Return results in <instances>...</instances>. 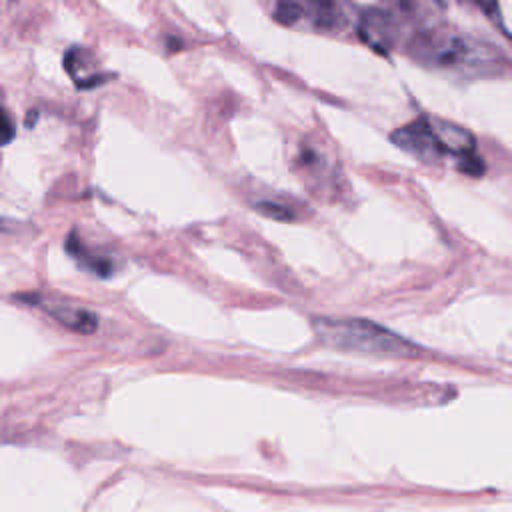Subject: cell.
Listing matches in <instances>:
<instances>
[{"instance_id":"obj_3","label":"cell","mask_w":512,"mask_h":512,"mask_svg":"<svg viewBox=\"0 0 512 512\" xmlns=\"http://www.w3.org/2000/svg\"><path fill=\"white\" fill-rule=\"evenodd\" d=\"M392 140L398 148L424 162H434L444 154L428 124V118H420L408 126H402L392 134Z\"/></svg>"},{"instance_id":"obj_10","label":"cell","mask_w":512,"mask_h":512,"mask_svg":"<svg viewBox=\"0 0 512 512\" xmlns=\"http://www.w3.org/2000/svg\"><path fill=\"white\" fill-rule=\"evenodd\" d=\"M304 16V6L296 0H278L274 18L280 20L282 24H294Z\"/></svg>"},{"instance_id":"obj_9","label":"cell","mask_w":512,"mask_h":512,"mask_svg":"<svg viewBox=\"0 0 512 512\" xmlns=\"http://www.w3.org/2000/svg\"><path fill=\"white\" fill-rule=\"evenodd\" d=\"M482 10L494 18L500 30L512 40V0H476Z\"/></svg>"},{"instance_id":"obj_12","label":"cell","mask_w":512,"mask_h":512,"mask_svg":"<svg viewBox=\"0 0 512 512\" xmlns=\"http://www.w3.org/2000/svg\"><path fill=\"white\" fill-rule=\"evenodd\" d=\"M258 210H260L262 214L270 216V218H276V220H290V218H292V214H290L284 206H278V204H268V202H264V204H258Z\"/></svg>"},{"instance_id":"obj_11","label":"cell","mask_w":512,"mask_h":512,"mask_svg":"<svg viewBox=\"0 0 512 512\" xmlns=\"http://www.w3.org/2000/svg\"><path fill=\"white\" fill-rule=\"evenodd\" d=\"M14 134H16V128L10 114L6 110H0V146H6L8 142H12Z\"/></svg>"},{"instance_id":"obj_2","label":"cell","mask_w":512,"mask_h":512,"mask_svg":"<svg viewBox=\"0 0 512 512\" xmlns=\"http://www.w3.org/2000/svg\"><path fill=\"white\" fill-rule=\"evenodd\" d=\"M318 338L332 348L376 356H414V346L388 328L360 318H318Z\"/></svg>"},{"instance_id":"obj_6","label":"cell","mask_w":512,"mask_h":512,"mask_svg":"<svg viewBox=\"0 0 512 512\" xmlns=\"http://www.w3.org/2000/svg\"><path fill=\"white\" fill-rule=\"evenodd\" d=\"M428 124H430L432 132L438 140V146L444 154H454V156L464 158L474 152L476 140L466 128H462L454 122H448V120H440V118H428Z\"/></svg>"},{"instance_id":"obj_7","label":"cell","mask_w":512,"mask_h":512,"mask_svg":"<svg viewBox=\"0 0 512 512\" xmlns=\"http://www.w3.org/2000/svg\"><path fill=\"white\" fill-rule=\"evenodd\" d=\"M66 250H68V254H70L74 260H78L80 266H84L86 270H90V272L96 274V276H102V278H104V276H110L112 270H114V264H112L110 258L100 256L98 252H94V250H90L88 246H84V242H82L80 238H76L74 232H72V234L68 236V240H66Z\"/></svg>"},{"instance_id":"obj_1","label":"cell","mask_w":512,"mask_h":512,"mask_svg":"<svg viewBox=\"0 0 512 512\" xmlns=\"http://www.w3.org/2000/svg\"><path fill=\"white\" fill-rule=\"evenodd\" d=\"M412 58L426 66L460 74H492L502 70L506 58L490 46L448 28H424L408 44Z\"/></svg>"},{"instance_id":"obj_5","label":"cell","mask_w":512,"mask_h":512,"mask_svg":"<svg viewBox=\"0 0 512 512\" xmlns=\"http://www.w3.org/2000/svg\"><path fill=\"white\" fill-rule=\"evenodd\" d=\"M28 300L38 306L44 308L54 320H58L60 324H64L66 328L74 330V332H82V334H90L98 328V316L86 308H76L70 304H56V302H48L42 300L38 296H28Z\"/></svg>"},{"instance_id":"obj_4","label":"cell","mask_w":512,"mask_h":512,"mask_svg":"<svg viewBox=\"0 0 512 512\" xmlns=\"http://www.w3.org/2000/svg\"><path fill=\"white\" fill-rule=\"evenodd\" d=\"M360 38L378 52H388L396 40V24L390 12L370 8L360 16L358 22Z\"/></svg>"},{"instance_id":"obj_8","label":"cell","mask_w":512,"mask_h":512,"mask_svg":"<svg viewBox=\"0 0 512 512\" xmlns=\"http://www.w3.org/2000/svg\"><path fill=\"white\" fill-rule=\"evenodd\" d=\"M304 14L310 16L312 24L320 30H338L346 22V14L334 0H308Z\"/></svg>"}]
</instances>
